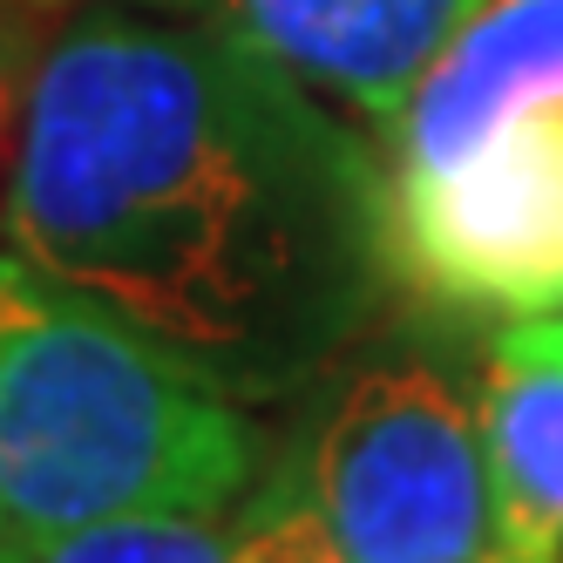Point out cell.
Segmentation results:
<instances>
[{
  "label": "cell",
  "mask_w": 563,
  "mask_h": 563,
  "mask_svg": "<svg viewBox=\"0 0 563 563\" xmlns=\"http://www.w3.org/2000/svg\"><path fill=\"white\" fill-rule=\"evenodd\" d=\"M231 563H346L327 516L312 509L306 482H286L265 509H252L238 522V543H231Z\"/></svg>",
  "instance_id": "cell-9"
},
{
  "label": "cell",
  "mask_w": 563,
  "mask_h": 563,
  "mask_svg": "<svg viewBox=\"0 0 563 563\" xmlns=\"http://www.w3.org/2000/svg\"><path fill=\"white\" fill-rule=\"evenodd\" d=\"M231 543L238 522H224V509H136L14 537L8 563H231Z\"/></svg>",
  "instance_id": "cell-8"
},
{
  "label": "cell",
  "mask_w": 563,
  "mask_h": 563,
  "mask_svg": "<svg viewBox=\"0 0 563 563\" xmlns=\"http://www.w3.org/2000/svg\"><path fill=\"white\" fill-rule=\"evenodd\" d=\"M394 272L455 306L563 312V96L516 109L449 164L387 177Z\"/></svg>",
  "instance_id": "cell-4"
},
{
  "label": "cell",
  "mask_w": 563,
  "mask_h": 563,
  "mask_svg": "<svg viewBox=\"0 0 563 563\" xmlns=\"http://www.w3.org/2000/svg\"><path fill=\"white\" fill-rule=\"evenodd\" d=\"M8 543H14V530H8V516H0V563H8Z\"/></svg>",
  "instance_id": "cell-12"
},
{
  "label": "cell",
  "mask_w": 563,
  "mask_h": 563,
  "mask_svg": "<svg viewBox=\"0 0 563 563\" xmlns=\"http://www.w3.org/2000/svg\"><path fill=\"white\" fill-rule=\"evenodd\" d=\"M482 563H537V556H509V550H489Z\"/></svg>",
  "instance_id": "cell-11"
},
{
  "label": "cell",
  "mask_w": 563,
  "mask_h": 563,
  "mask_svg": "<svg viewBox=\"0 0 563 563\" xmlns=\"http://www.w3.org/2000/svg\"><path fill=\"white\" fill-rule=\"evenodd\" d=\"M543 319H550V327H556V340H563V312H543Z\"/></svg>",
  "instance_id": "cell-14"
},
{
  "label": "cell",
  "mask_w": 563,
  "mask_h": 563,
  "mask_svg": "<svg viewBox=\"0 0 563 563\" xmlns=\"http://www.w3.org/2000/svg\"><path fill=\"white\" fill-rule=\"evenodd\" d=\"M27 42L8 21V0H0V184H8V156H14V123H21V89H27Z\"/></svg>",
  "instance_id": "cell-10"
},
{
  "label": "cell",
  "mask_w": 563,
  "mask_h": 563,
  "mask_svg": "<svg viewBox=\"0 0 563 563\" xmlns=\"http://www.w3.org/2000/svg\"><path fill=\"white\" fill-rule=\"evenodd\" d=\"M156 8H205V0H156Z\"/></svg>",
  "instance_id": "cell-13"
},
{
  "label": "cell",
  "mask_w": 563,
  "mask_h": 563,
  "mask_svg": "<svg viewBox=\"0 0 563 563\" xmlns=\"http://www.w3.org/2000/svg\"><path fill=\"white\" fill-rule=\"evenodd\" d=\"M475 8L482 0H205L218 27L360 115L374 143Z\"/></svg>",
  "instance_id": "cell-5"
},
{
  "label": "cell",
  "mask_w": 563,
  "mask_h": 563,
  "mask_svg": "<svg viewBox=\"0 0 563 563\" xmlns=\"http://www.w3.org/2000/svg\"><path fill=\"white\" fill-rule=\"evenodd\" d=\"M475 421L489 449L496 550L563 563V340L543 312L496 340Z\"/></svg>",
  "instance_id": "cell-7"
},
{
  "label": "cell",
  "mask_w": 563,
  "mask_h": 563,
  "mask_svg": "<svg viewBox=\"0 0 563 563\" xmlns=\"http://www.w3.org/2000/svg\"><path fill=\"white\" fill-rule=\"evenodd\" d=\"M0 245L238 408L306 387L400 278L380 143L218 21L109 8L27 68Z\"/></svg>",
  "instance_id": "cell-1"
},
{
  "label": "cell",
  "mask_w": 563,
  "mask_h": 563,
  "mask_svg": "<svg viewBox=\"0 0 563 563\" xmlns=\"http://www.w3.org/2000/svg\"><path fill=\"white\" fill-rule=\"evenodd\" d=\"M258 434L130 319L0 245V516L14 537L136 509H231Z\"/></svg>",
  "instance_id": "cell-2"
},
{
  "label": "cell",
  "mask_w": 563,
  "mask_h": 563,
  "mask_svg": "<svg viewBox=\"0 0 563 563\" xmlns=\"http://www.w3.org/2000/svg\"><path fill=\"white\" fill-rule=\"evenodd\" d=\"M306 496L346 563H482L496 489L482 421L428 360H367L319 415Z\"/></svg>",
  "instance_id": "cell-3"
},
{
  "label": "cell",
  "mask_w": 563,
  "mask_h": 563,
  "mask_svg": "<svg viewBox=\"0 0 563 563\" xmlns=\"http://www.w3.org/2000/svg\"><path fill=\"white\" fill-rule=\"evenodd\" d=\"M563 96V0H482L468 27L434 55L408 109L380 136V164L428 170L489 136L503 115Z\"/></svg>",
  "instance_id": "cell-6"
}]
</instances>
